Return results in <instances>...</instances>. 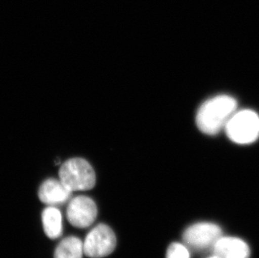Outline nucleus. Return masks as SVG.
<instances>
[{
	"mask_svg": "<svg viewBox=\"0 0 259 258\" xmlns=\"http://www.w3.org/2000/svg\"><path fill=\"white\" fill-rule=\"evenodd\" d=\"M214 255L220 258H249V246L237 237H221L212 246Z\"/></svg>",
	"mask_w": 259,
	"mask_h": 258,
	"instance_id": "nucleus-8",
	"label": "nucleus"
},
{
	"mask_svg": "<svg viewBox=\"0 0 259 258\" xmlns=\"http://www.w3.org/2000/svg\"><path fill=\"white\" fill-rule=\"evenodd\" d=\"M209 258H220V257H218V256H215V255H214V256H210V257H209Z\"/></svg>",
	"mask_w": 259,
	"mask_h": 258,
	"instance_id": "nucleus-12",
	"label": "nucleus"
},
{
	"mask_svg": "<svg viewBox=\"0 0 259 258\" xmlns=\"http://www.w3.org/2000/svg\"><path fill=\"white\" fill-rule=\"evenodd\" d=\"M223 232L218 225L209 222H200L189 227L183 233V241L186 246L195 250H203L214 246L220 239Z\"/></svg>",
	"mask_w": 259,
	"mask_h": 258,
	"instance_id": "nucleus-5",
	"label": "nucleus"
},
{
	"mask_svg": "<svg viewBox=\"0 0 259 258\" xmlns=\"http://www.w3.org/2000/svg\"><path fill=\"white\" fill-rule=\"evenodd\" d=\"M228 138L238 144H248L259 137V116L252 110L236 112L225 127Z\"/></svg>",
	"mask_w": 259,
	"mask_h": 258,
	"instance_id": "nucleus-3",
	"label": "nucleus"
},
{
	"mask_svg": "<svg viewBox=\"0 0 259 258\" xmlns=\"http://www.w3.org/2000/svg\"><path fill=\"white\" fill-rule=\"evenodd\" d=\"M60 181L71 191L92 190L96 185V174L89 162L81 158H70L59 169Z\"/></svg>",
	"mask_w": 259,
	"mask_h": 258,
	"instance_id": "nucleus-2",
	"label": "nucleus"
},
{
	"mask_svg": "<svg viewBox=\"0 0 259 258\" xmlns=\"http://www.w3.org/2000/svg\"><path fill=\"white\" fill-rule=\"evenodd\" d=\"M117 245L115 234L105 224H99L91 230L83 242L84 254L91 258H102L110 255Z\"/></svg>",
	"mask_w": 259,
	"mask_h": 258,
	"instance_id": "nucleus-4",
	"label": "nucleus"
},
{
	"mask_svg": "<svg viewBox=\"0 0 259 258\" xmlns=\"http://www.w3.org/2000/svg\"><path fill=\"white\" fill-rule=\"evenodd\" d=\"M42 224L44 232L49 238L57 239L62 233V217L57 208L48 206L42 212Z\"/></svg>",
	"mask_w": 259,
	"mask_h": 258,
	"instance_id": "nucleus-9",
	"label": "nucleus"
},
{
	"mask_svg": "<svg viewBox=\"0 0 259 258\" xmlns=\"http://www.w3.org/2000/svg\"><path fill=\"white\" fill-rule=\"evenodd\" d=\"M98 216L96 203L88 196H76L69 203L66 217L70 224L77 228H87L95 222Z\"/></svg>",
	"mask_w": 259,
	"mask_h": 258,
	"instance_id": "nucleus-6",
	"label": "nucleus"
},
{
	"mask_svg": "<svg viewBox=\"0 0 259 258\" xmlns=\"http://www.w3.org/2000/svg\"><path fill=\"white\" fill-rule=\"evenodd\" d=\"M166 258H190V252L183 244L174 242L167 250Z\"/></svg>",
	"mask_w": 259,
	"mask_h": 258,
	"instance_id": "nucleus-11",
	"label": "nucleus"
},
{
	"mask_svg": "<svg viewBox=\"0 0 259 258\" xmlns=\"http://www.w3.org/2000/svg\"><path fill=\"white\" fill-rule=\"evenodd\" d=\"M237 103L228 95H219L205 101L196 114V124L204 134H218L237 112Z\"/></svg>",
	"mask_w": 259,
	"mask_h": 258,
	"instance_id": "nucleus-1",
	"label": "nucleus"
},
{
	"mask_svg": "<svg viewBox=\"0 0 259 258\" xmlns=\"http://www.w3.org/2000/svg\"><path fill=\"white\" fill-rule=\"evenodd\" d=\"M72 191L60 180L48 179L39 186L38 196L42 203L49 206L61 205L71 198Z\"/></svg>",
	"mask_w": 259,
	"mask_h": 258,
	"instance_id": "nucleus-7",
	"label": "nucleus"
},
{
	"mask_svg": "<svg viewBox=\"0 0 259 258\" xmlns=\"http://www.w3.org/2000/svg\"><path fill=\"white\" fill-rule=\"evenodd\" d=\"M83 242L76 236H68L58 244L54 258H82Z\"/></svg>",
	"mask_w": 259,
	"mask_h": 258,
	"instance_id": "nucleus-10",
	"label": "nucleus"
}]
</instances>
